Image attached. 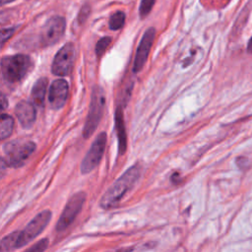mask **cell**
Returning a JSON list of instances; mask_svg holds the SVG:
<instances>
[{
    "instance_id": "obj_1",
    "label": "cell",
    "mask_w": 252,
    "mask_h": 252,
    "mask_svg": "<svg viewBox=\"0 0 252 252\" xmlns=\"http://www.w3.org/2000/svg\"><path fill=\"white\" fill-rule=\"evenodd\" d=\"M141 174V168L138 164L129 167L102 195L100 199V207L108 210L111 209L122 200L127 192H129Z\"/></svg>"
},
{
    "instance_id": "obj_2",
    "label": "cell",
    "mask_w": 252,
    "mask_h": 252,
    "mask_svg": "<svg viewBox=\"0 0 252 252\" xmlns=\"http://www.w3.org/2000/svg\"><path fill=\"white\" fill-rule=\"evenodd\" d=\"M34 150L35 144L32 141L23 139L13 140L6 143L3 147L4 157L2 158V162L10 167L22 166Z\"/></svg>"
},
{
    "instance_id": "obj_3",
    "label": "cell",
    "mask_w": 252,
    "mask_h": 252,
    "mask_svg": "<svg viewBox=\"0 0 252 252\" xmlns=\"http://www.w3.org/2000/svg\"><path fill=\"white\" fill-rule=\"evenodd\" d=\"M32 68L31 58L24 54H16L3 57L1 61V72L7 83H19Z\"/></svg>"
},
{
    "instance_id": "obj_4",
    "label": "cell",
    "mask_w": 252,
    "mask_h": 252,
    "mask_svg": "<svg viewBox=\"0 0 252 252\" xmlns=\"http://www.w3.org/2000/svg\"><path fill=\"white\" fill-rule=\"evenodd\" d=\"M104 103H105V97H104L103 90H101L99 87L94 88L89 114L83 129V136L85 138H90L94 132V130L96 129L97 125L99 124V121L102 116L103 108H104Z\"/></svg>"
},
{
    "instance_id": "obj_5",
    "label": "cell",
    "mask_w": 252,
    "mask_h": 252,
    "mask_svg": "<svg viewBox=\"0 0 252 252\" xmlns=\"http://www.w3.org/2000/svg\"><path fill=\"white\" fill-rule=\"evenodd\" d=\"M51 220V212L49 210H44L37 214L27 225L26 227L19 231L17 249L28 244L38 236L46 227Z\"/></svg>"
},
{
    "instance_id": "obj_6",
    "label": "cell",
    "mask_w": 252,
    "mask_h": 252,
    "mask_svg": "<svg viewBox=\"0 0 252 252\" xmlns=\"http://www.w3.org/2000/svg\"><path fill=\"white\" fill-rule=\"evenodd\" d=\"M86 198L87 196L85 192H77L70 197L56 223L57 231L66 229L74 221L78 214L81 212Z\"/></svg>"
},
{
    "instance_id": "obj_7",
    "label": "cell",
    "mask_w": 252,
    "mask_h": 252,
    "mask_svg": "<svg viewBox=\"0 0 252 252\" xmlns=\"http://www.w3.org/2000/svg\"><path fill=\"white\" fill-rule=\"evenodd\" d=\"M106 145V134L104 132L99 133L95 140L93 142L90 150L86 154L82 163L81 171L82 173H90L100 161L102 155L104 153Z\"/></svg>"
},
{
    "instance_id": "obj_8",
    "label": "cell",
    "mask_w": 252,
    "mask_h": 252,
    "mask_svg": "<svg viewBox=\"0 0 252 252\" xmlns=\"http://www.w3.org/2000/svg\"><path fill=\"white\" fill-rule=\"evenodd\" d=\"M74 61L75 47L71 42L66 43L56 53L51 65V72L56 76H67L73 68Z\"/></svg>"
},
{
    "instance_id": "obj_9",
    "label": "cell",
    "mask_w": 252,
    "mask_h": 252,
    "mask_svg": "<svg viewBox=\"0 0 252 252\" xmlns=\"http://www.w3.org/2000/svg\"><path fill=\"white\" fill-rule=\"evenodd\" d=\"M66 28L65 19L59 16L50 18L40 31V42L44 46H49L61 39Z\"/></svg>"
},
{
    "instance_id": "obj_10",
    "label": "cell",
    "mask_w": 252,
    "mask_h": 252,
    "mask_svg": "<svg viewBox=\"0 0 252 252\" xmlns=\"http://www.w3.org/2000/svg\"><path fill=\"white\" fill-rule=\"evenodd\" d=\"M155 35H156V30L154 28H150L145 32L135 55V60L133 64L134 73H138L139 71H141L145 63L147 62L150 50L152 48V45L155 39Z\"/></svg>"
},
{
    "instance_id": "obj_11",
    "label": "cell",
    "mask_w": 252,
    "mask_h": 252,
    "mask_svg": "<svg viewBox=\"0 0 252 252\" xmlns=\"http://www.w3.org/2000/svg\"><path fill=\"white\" fill-rule=\"evenodd\" d=\"M68 84L64 80H56L52 83L48 93V101L53 109L61 108L68 96Z\"/></svg>"
},
{
    "instance_id": "obj_12",
    "label": "cell",
    "mask_w": 252,
    "mask_h": 252,
    "mask_svg": "<svg viewBox=\"0 0 252 252\" xmlns=\"http://www.w3.org/2000/svg\"><path fill=\"white\" fill-rule=\"evenodd\" d=\"M15 112L21 125L25 128H30L35 120V109L32 103L27 100L20 101L15 108Z\"/></svg>"
},
{
    "instance_id": "obj_13",
    "label": "cell",
    "mask_w": 252,
    "mask_h": 252,
    "mask_svg": "<svg viewBox=\"0 0 252 252\" xmlns=\"http://www.w3.org/2000/svg\"><path fill=\"white\" fill-rule=\"evenodd\" d=\"M115 127L118 137V151L120 155H123L127 149V137L124 125V118H123V111L122 108L119 106L115 112Z\"/></svg>"
},
{
    "instance_id": "obj_14",
    "label": "cell",
    "mask_w": 252,
    "mask_h": 252,
    "mask_svg": "<svg viewBox=\"0 0 252 252\" xmlns=\"http://www.w3.org/2000/svg\"><path fill=\"white\" fill-rule=\"evenodd\" d=\"M47 79L46 78H40L38 79L32 89V102L36 105V106H43L44 103V99H45V94H46V88H47Z\"/></svg>"
},
{
    "instance_id": "obj_15",
    "label": "cell",
    "mask_w": 252,
    "mask_h": 252,
    "mask_svg": "<svg viewBox=\"0 0 252 252\" xmlns=\"http://www.w3.org/2000/svg\"><path fill=\"white\" fill-rule=\"evenodd\" d=\"M14 128V119L12 116L2 113L1 114V123H0V137L2 140L8 138Z\"/></svg>"
},
{
    "instance_id": "obj_16",
    "label": "cell",
    "mask_w": 252,
    "mask_h": 252,
    "mask_svg": "<svg viewBox=\"0 0 252 252\" xmlns=\"http://www.w3.org/2000/svg\"><path fill=\"white\" fill-rule=\"evenodd\" d=\"M19 231H14L5 235L1 240V252H10L13 249H17Z\"/></svg>"
},
{
    "instance_id": "obj_17",
    "label": "cell",
    "mask_w": 252,
    "mask_h": 252,
    "mask_svg": "<svg viewBox=\"0 0 252 252\" xmlns=\"http://www.w3.org/2000/svg\"><path fill=\"white\" fill-rule=\"evenodd\" d=\"M125 23V14L121 11L114 13L109 19V29L116 31L121 29Z\"/></svg>"
},
{
    "instance_id": "obj_18",
    "label": "cell",
    "mask_w": 252,
    "mask_h": 252,
    "mask_svg": "<svg viewBox=\"0 0 252 252\" xmlns=\"http://www.w3.org/2000/svg\"><path fill=\"white\" fill-rule=\"evenodd\" d=\"M110 41H111V38L108 36H104L97 41L95 45V54L97 57H100L101 55H103L106 48L110 44Z\"/></svg>"
},
{
    "instance_id": "obj_19",
    "label": "cell",
    "mask_w": 252,
    "mask_h": 252,
    "mask_svg": "<svg viewBox=\"0 0 252 252\" xmlns=\"http://www.w3.org/2000/svg\"><path fill=\"white\" fill-rule=\"evenodd\" d=\"M48 242H49V240L47 238H42V239L38 240L37 242H35L30 248L26 249L24 252H43L47 248Z\"/></svg>"
},
{
    "instance_id": "obj_20",
    "label": "cell",
    "mask_w": 252,
    "mask_h": 252,
    "mask_svg": "<svg viewBox=\"0 0 252 252\" xmlns=\"http://www.w3.org/2000/svg\"><path fill=\"white\" fill-rule=\"evenodd\" d=\"M155 1L156 0H142L141 1V5H140V9H139L141 18H145L150 13V11L152 10V8L155 4Z\"/></svg>"
},
{
    "instance_id": "obj_21",
    "label": "cell",
    "mask_w": 252,
    "mask_h": 252,
    "mask_svg": "<svg viewBox=\"0 0 252 252\" xmlns=\"http://www.w3.org/2000/svg\"><path fill=\"white\" fill-rule=\"evenodd\" d=\"M90 12H91V8H90L89 5H85V6L81 9V11H80V13H79V16H78L79 22H80L81 24L84 23V22L87 20V18H88L89 15H90Z\"/></svg>"
},
{
    "instance_id": "obj_22",
    "label": "cell",
    "mask_w": 252,
    "mask_h": 252,
    "mask_svg": "<svg viewBox=\"0 0 252 252\" xmlns=\"http://www.w3.org/2000/svg\"><path fill=\"white\" fill-rule=\"evenodd\" d=\"M14 32H15V28L2 29V32H1V42L4 43L8 38H10L11 35H13Z\"/></svg>"
},
{
    "instance_id": "obj_23",
    "label": "cell",
    "mask_w": 252,
    "mask_h": 252,
    "mask_svg": "<svg viewBox=\"0 0 252 252\" xmlns=\"http://www.w3.org/2000/svg\"><path fill=\"white\" fill-rule=\"evenodd\" d=\"M247 51L249 53H252V37L250 38L249 42H248V45H247Z\"/></svg>"
},
{
    "instance_id": "obj_24",
    "label": "cell",
    "mask_w": 252,
    "mask_h": 252,
    "mask_svg": "<svg viewBox=\"0 0 252 252\" xmlns=\"http://www.w3.org/2000/svg\"><path fill=\"white\" fill-rule=\"evenodd\" d=\"M12 1H15V0H1V4H7V3H10Z\"/></svg>"
},
{
    "instance_id": "obj_25",
    "label": "cell",
    "mask_w": 252,
    "mask_h": 252,
    "mask_svg": "<svg viewBox=\"0 0 252 252\" xmlns=\"http://www.w3.org/2000/svg\"><path fill=\"white\" fill-rule=\"evenodd\" d=\"M130 251H131V249H122V250H119L117 252H130Z\"/></svg>"
}]
</instances>
